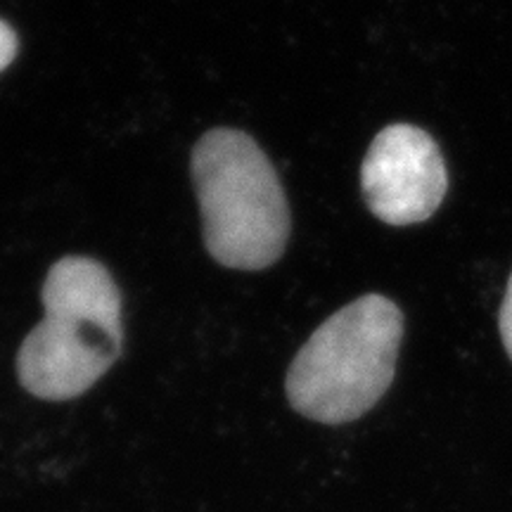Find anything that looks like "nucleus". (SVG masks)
Segmentation results:
<instances>
[{
	"instance_id": "nucleus-2",
	"label": "nucleus",
	"mask_w": 512,
	"mask_h": 512,
	"mask_svg": "<svg viewBox=\"0 0 512 512\" xmlns=\"http://www.w3.org/2000/svg\"><path fill=\"white\" fill-rule=\"evenodd\" d=\"M401 339L403 313L382 294L332 313L287 370L290 406L323 425L363 418L392 387Z\"/></svg>"
},
{
	"instance_id": "nucleus-5",
	"label": "nucleus",
	"mask_w": 512,
	"mask_h": 512,
	"mask_svg": "<svg viewBox=\"0 0 512 512\" xmlns=\"http://www.w3.org/2000/svg\"><path fill=\"white\" fill-rule=\"evenodd\" d=\"M498 330H501L503 347H505V351H508V356L512 361V275L508 280V290H505L501 313H498Z\"/></svg>"
},
{
	"instance_id": "nucleus-6",
	"label": "nucleus",
	"mask_w": 512,
	"mask_h": 512,
	"mask_svg": "<svg viewBox=\"0 0 512 512\" xmlns=\"http://www.w3.org/2000/svg\"><path fill=\"white\" fill-rule=\"evenodd\" d=\"M17 55V34L10 24H5L0 19V72L5 67H10V62L15 60Z\"/></svg>"
},
{
	"instance_id": "nucleus-3",
	"label": "nucleus",
	"mask_w": 512,
	"mask_h": 512,
	"mask_svg": "<svg viewBox=\"0 0 512 512\" xmlns=\"http://www.w3.org/2000/svg\"><path fill=\"white\" fill-rule=\"evenodd\" d=\"M192 181L209 254L226 268L264 271L290 240V209L271 159L252 136L214 128L192 150Z\"/></svg>"
},
{
	"instance_id": "nucleus-4",
	"label": "nucleus",
	"mask_w": 512,
	"mask_h": 512,
	"mask_svg": "<svg viewBox=\"0 0 512 512\" xmlns=\"http://www.w3.org/2000/svg\"><path fill=\"white\" fill-rule=\"evenodd\" d=\"M361 190L387 226H413L437 214L448 190V171L430 133L392 124L377 133L361 166Z\"/></svg>"
},
{
	"instance_id": "nucleus-1",
	"label": "nucleus",
	"mask_w": 512,
	"mask_h": 512,
	"mask_svg": "<svg viewBox=\"0 0 512 512\" xmlns=\"http://www.w3.org/2000/svg\"><path fill=\"white\" fill-rule=\"evenodd\" d=\"M41 297L46 316L19 349V382L38 399H76L121 354L119 287L100 261L64 256L48 271Z\"/></svg>"
}]
</instances>
